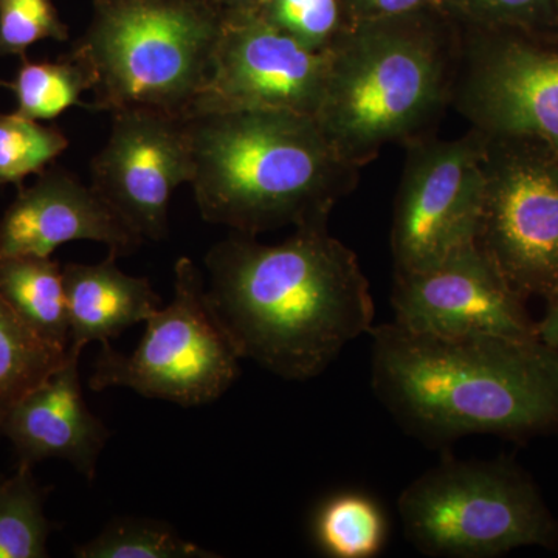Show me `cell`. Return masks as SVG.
Masks as SVG:
<instances>
[{
	"instance_id": "3",
	"label": "cell",
	"mask_w": 558,
	"mask_h": 558,
	"mask_svg": "<svg viewBox=\"0 0 558 558\" xmlns=\"http://www.w3.org/2000/svg\"><path fill=\"white\" fill-rule=\"evenodd\" d=\"M190 185L202 219L255 236L328 222L359 168L330 145L315 117L289 110L191 116Z\"/></svg>"
},
{
	"instance_id": "6",
	"label": "cell",
	"mask_w": 558,
	"mask_h": 558,
	"mask_svg": "<svg viewBox=\"0 0 558 558\" xmlns=\"http://www.w3.org/2000/svg\"><path fill=\"white\" fill-rule=\"evenodd\" d=\"M403 531L433 557L488 558L558 548V521L534 481L509 461H446L399 498Z\"/></svg>"
},
{
	"instance_id": "18",
	"label": "cell",
	"mask_w": 558,
	"mask_h": 558,
	"mask_svg": "<svg viewBox=\"0 0 558 558\" xmlns=\"http://www.w3.org/2000/svg\"><path fill=\"white\" fill-rule=\"evenodd\" d=\"M65 349L40 339L0 293V427L27 392L60 368Z\"/></svg>"
},
{
	"instance_id": "1",
	"label": "cell",
	"mask_w": 558,
	"mask_h": 558,
	"mask_svg": "<svg viewBox=\"0 0 558 558\" xmlns=\"http://www.w3.org/2000/svg\"><path fill=\"white\" fill-rule=\"evenodd\" d=\"M205 267L209 310L238 355L281 379H315L373 329L368 279L326 223L274 245L233 231L208 250Z\"/></svg>"
},
{
	"instance_id": "4",
	"label": "cell",
	"mask_w": 558,
	"mask_h": 558,
	"mask_svg": "<svg viewBox=\"0 0 558 558\" xmlns=\"http://www.w3.org/2000/svg\"><path fill=\"white\" fill-rule=\"evenodd\" d=\"M459 43L421 16L349 28L330 49L318 126L355 168L389 143L414 140L453 97Z\"/></svg>"
},
{
	"instance_id": "28",
	"label": "cell",
	"mask_w": 558,
	"mask_h": 558,
	"mask_svg": "<svg viewBox=\"0 0 558 558\" xmlns=\"http://www.w3.org/2000/svg\"><path fill=\"white\" fill-rule=\"evenodd\" d=\"M549 306L545 317L537 323V337L546 347L558 351V286L548 296Z\"/></svg>"
},
{
	"instance_id": "8",
	"label": "cell",
	"mask_w": 558,
	"mask_h": 558,
	"mask_svg": "<svg viewBox=\"0 0 558 558\" xmlns=\"http://www.w3.org/2000/svg\"><path fill=\"white\" fill-rule=\"evenodd\" d=\"M483 135L476 245L520 296L548 299L558 286V154L529 140Z\"/></svg>"
},
{
	"instance_id": "13",
	"label": "cell",
	"mask_w": 558,
	"mask_h": 558,
	"mask_svg": "<svg viewBox=\"0 0 558 558\" xmlns=\"http://www.w3.org/2000/svg\"><path fill=\"white\" fill-rule=\"evenodd\" d=\"M391 303L396 325L411 332L538 339L523 296L476 242L429 269L396 275Z\"/></svg>"
},
{
	"instance_id": "21",
	"label": "cell",
	"mask_w": 558,
	"mask_h": 558,
	"mask_svg": "<svg viewBox=\"0 0 558 558\" xmlns=\"http://www.w3.org/2000/svg\"><path fill=\"white\" fill-rule=\"evenodd\" d=\"M33 465H17L0 478V558H44L53 524L44 513L46 488L39 487Z\"/></svg>"
},
{
	"instance_id": "27",
	"label": "cell",
	"mask_w": 558,
	"mask_h": 558,
	"mask_svg": "<svg viewBox=\"0 0 558 558\" xmlns=\"http://www.w3.org/2000/svg\"><path fill=\"white\" fill-rule=\"evenodd\" d=\"M349 28L368 22L421 16L428 10L444 9L442 0H341Z\"/></svg>"
},
{
	"instance_id": "5",
	"label": "cell",
	"mask_w": 558,
	"mask_h": 558,
	"mask_svg": "<svg viewBox=\"0 0 558 558\" xmlns=\"http://www.w3.org/2000/svg\"><path fill=\"white\" fill-rule=\"evenodd\" d=\"M226 13L213 0H94L73 50L95 76L89 108L189 119L207 86Z\"/></svg>"
},
{
	"instance_id": "20",
	"label": "cell",
	"mask_w": 558,
	"mask_h": 558,
	"mask_svg": "<svg viewBox=\"0 0 558 558\" xmlns=\"http://www.w3.org/2000/svg\"><path fill=\"white\" fill-rule=\"evenodd\" d=\"M387 519L374 499L355 492L333 495L314 521L315 542L333 558H373L387 543Z\"/></svg>"
},
{
	"instance_id": "15",
	"label": "cell",
	"mask_w": 558,
	"mask_h": 558,
	"mask_svg": "<svg viewBox=\"0 0 558 558\" xmlns=\"http://www.w3.org/2000/svg\"><path fill=\"white\" fill-rule=\"evenodd\" d=\"M80 357V351L69 348L60 368L11 409L0 433L13 442L20 464L64 459L92 481L112 432L87 407Z\"/></svg>"
},
{
	"instance_id": "19",
	"label": "cell",
	"mask_w": 558,
	"mask_h": 558,
	"mask_svg": "<svg viewBox=\"0 0 558 558\" xmlns=\"http://www.w3.org/2000/svg\"><path fill=\"white\" fill-rule=\"evenodd\" d=\"M0 84L13 92L17 113L50 121L81 106V95L94 89L95 76L89 64L72 49L58 61H28L24 57L14 80Z\"/></svg>"
},
{
	"instance_id": "16",
	"label": "cell",
	"mask_w": 558,
	"mask_h": 558,
	"mask_svg": "<svg viewBox=\"0 0 558 558\" xmlns=\"http://www.w3.org/2000/svg\"><path fill=\"white\" fill-rule=\"evenodd\" d=\"M116 253L98 264L62 267L69 311V348L83 352L92 341L106 343L160 310L161 299L148 278L117 266Z\"/></svg>"
},
{
	"instance_id": "9",
	"label": "cell",
	"mask_w": 558,
	"mask_h": 558,
	"mask_svg": "<svg viewBox=\"0 0 558 558\" xmlns=\"http://www.w3.org/2000/svg\"><path fill=\"white\" fill-rule=\"evenodd\" d=\"M470 28L451 97L459 112L472 130L558 154V28Z\"/></svg>"
},
{
	"instance_id": "10",
	"label": "cell",
	"mask_w": 558,
	"mask_h": 558,
	"mask_svg": "<svg viewBox=\"0 0 558 558\" xmlns=\"http://www.w3.org/2000/svg\"><path fill=\"white\" fill-rule=\"evenodd\" d=\"M486 138L472 130L449 142H413L396 199V275L429 269L475 244Z\"/></svg>"
},
{
	"instance_id": "2",
	"label": "cell",
	"mask_w": 558,
	"mask_h": 558,
	"mask_svg": "<svg viewBox=\"0 0 558 558\" xmlns=\"http://www.w3.org/2000/svg\"><path fill=\"white\" fill-rule=\"evenodd\" d=\"M369 336L374 392L410 435L442 444L558 432V351L538 339H449L395 322Z\"/></svg>"
},
{
	"instance_id": "23",
	"label": "cell",
	"mask_w": 558,
	"mask_h": 558,
	"mask_svg": "<svg viewBox=\"0 0 558 558\" xmlns=\"http://www.w3.org/2000/svg\"><path fill=\"white\" fill-rule=\"evenodd\" d=\"M70 142L64 132L14 110L0 112V186L17 185L33 174H43Z\"/></svg>"
},
{
	"instance_id": "7",
	"label": "cell",
	"mask_w": 558,
	"mask_h": 558,
	"mask_svg": "<svg viewBox=\"0 0 558 558\" xmlns=\"http://www.w3.org/2000/svg\"><path fill=\"white\" fill-rule=\"evenodd\" d=\"M240 355L209 310L205 279L186 256L174 266V296L146 322L132 354L109 341L89 377L92 391L130 388L180 407L215 402L240 377Z\"/></svg>"
},
{
	"instance_id": "11",
	"label": "cell",
	"mask_w": 558,
	"mask_h": 558,
	"mask_svg": "<svg viewBox=\"0 0 558 558\" xmlns=\"http://www.w3.org/2000/svg\"><path fill=\"white\" fill-rule=\"evenodd\" d=\"M330 64L314 50L253 13L226 14L207 86L193 113L289 110L317 116ZM190 116V117H191Z\"/></svg>"
},
{
	"instance_id": "22",
	"label": "cell",
	"mask_w": 558,
	"mask_h": 558,
	"mask_svg": "<svg viewBox=\"0 0 558 558\" xmlns=\"http://www.w3.org/2000/svg\"><path fill=\"white\" fill-rule=\"evenodd\" d=\"M78 558H213L211 550L180 537L167 521L120 517L75 549Z\"/></svg>"
},
{
	"instance_id": "14",
	"label": "cell",
	"mask_w": 558,
	"mask_h": 558,
	"mask_svg": "<svg viewBox=\"0 0 558 558\" xmlns=\"http://www.w3.org/2000/svg\"><path fill=\"white\" fill-rule=\"evenodd\" d=\"M73 241L108 245L117 256L131 255L142 238L113 211L92 185L62 168H47L0 220V256H43Z\"/></svg>"
},
{
	"instance_id": "25",
	"label": "cell",
	"mask_w": 558,
	"mask_h": 558,
	"mask_svg": "<svg viewBox=\"0 0 558 558\" xmlns=\"http://www.w3.org/2000/svg\"><path fill=\"white\" fill-rule=\"evenodd\" d=\"M69 39L53 0H0V60L24 58L33 44Z\"/></svg>"
},
{
	"instance_id": "26",
	"label": "cell",
	"mask_w": 558,
	"mask_h": 558,
	"mask_svg": "<svg viewBox=\"0 0 558 558\" xmlns=\"http://www.w3.org/2000/svg\"><path fill=\"white\" fill-rule=\"evenodd\" d=\"M472 27L542 32L558 28V0H442Z\"/></svg>"
},
{
	"instance_id": "24",
	"label": "cell",
	"mask_w": 558,
	"mask_h": 558,
	"mask_svg": "<svg viewBox=\"0 0 558 558\" xmlns=\"http://www.w3.org/2000/svg\"><path fill=\"white\" fill-rule=\"evenodd\" d=\"M256 13L314 50L332 49L349 31L341 0H260Z\"/></svg>"
},
{
	"instance_id": "12",
	"label": "cell",
	"mask_w": 558,
	"mask_h": 558,
	"mask_svg": "<svg viewBox=\"0 0 558 558\" xmlns=\"http://www.w3.org/2000/svg\"><path fill=\"white\" fill-rule=\"evenodd\" d=\"M110 117L108 142L90 161L92 189L143 241H163L172 196L193 174L186 121L143 109Z\"/></svg>"
},
{
	"instance_id": "17",
	"label": "cell",
	"mask_w": 558,
	"mask_h": 558,
	"mask_svg": "<svg viewBox=\"0 0 558 558\" xmlns=\"http://www.w3.org/2000/svg\"><path fill=\"white\" fill-rule=\"evenodd\" d=\"M0 293L28 328L69 349V311L60 263L43 256H0Z\"/></svg>"
},
{
	"instance_id": "29",
	"label": "cell",
	"mask_w": 558,
	"mask_h": 558,
	"mask_svg": "<svg viewBox=\"0 0 558 558\" xmlns=\"http://www.w3.org/2000/svg\"><path fill=\"white\" fill-rule=\"evenodd\" d=\"M226 14L253 13L260 0H213Z\"/></svg>"
}]
</instances>
